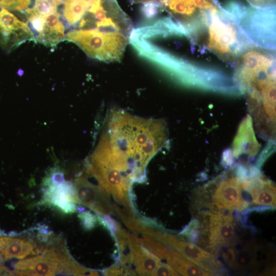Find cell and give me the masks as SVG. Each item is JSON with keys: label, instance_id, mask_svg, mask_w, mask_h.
Here are the masks:
<instances>
[{"label": "cell", "instance_id": "6da1fadb", "mask_svg": "<svg viewBox=\"0 0 276 276\" xmlns=\"http://www.w3.org/2000/svg\"><path fill=\"white\" fill-rule=\"evenodd\" d=\"M236 80L246 96L255 122L275 121V59L257 47L247 49L237 60Z\"/></svg>", "mask_w": 276, "mask_h": 276}, {"label": "cell", "instance_id": "7a4b0ae2", "mask_svg": "<svg viewBox=\"0 0 276 276\" xmlns=\"http://www.w3.org/2000/svg\"><path fill=\"white\" fill-rule=\"evenodd\" d=\"M110 142L128 159L134 173L143 176L149 159L167 140L165 123L116 112L105 134Z\"/></svg>", "mask_w": 276, "mask_h": 276}, {"label": "cell", "instance_id": "3957f363", "mask_svg": "<svg viewBox=\"0 0 276 276\" xmlns=\"http://www.w3.org/2000/svg\"><path fill=\"white\" fill-rule=\"evenodd\" d=\"M88 172L117 201L128 206L131 170L128 162L106 143L99 142L89 157Z\"/></svg>", "mask_w": 276, "mask_h": 276}, {"label": "cell", "instance_id": "277c9868", "mask_svg": "<svg viewBox=\"0 0 276 276\" xmlns=\"http://www.w3.org/2000/svg\"><path fill=\"white\" fill-rule=\"evenodd\" d=\"M231 14L220 7L213 12L203 30L206 47L222 59L234 60L242 52L239 32Z\"/></svg>", "mask_w": 276, "mask_h": 276}, {"label": "cell", "instance_id": "5b68a950", "mask_svg": "<svg viewBox=\"0 0 276 276\" xmlns=\"http://www.w3.org/2000/svg\"><path fill=\"white\" fill-rule=\"evenodd\" d=\"M26 17L35 42L54 47L65 39V27L57 11L45 15L29 14Z\"/></svg>", "mask_w": 276, "mask_h": 276}, {"label": "cell", "instance_id": "8992f818", "mask_svg": "<svg viewBox=\"0 0 276 276\" xmlns=\"http://www.w3.org/2000/svg\"><path fill=\"white\" fill-rule=\"evenodd\" d=\"M143 233L171 246L187 259L206 271L212 273L217 269V263L213 255L197 245L149 228L145 229Z\"/></svg>", "mask_w": 276, "mask_h": 276}, {"label": "cell", "instance_id": "52a82bcc", "mask_svg": "<svg viewBox=\"0 0 276 276\" xmlns=\"http://www.w3.org/2000/svg\"><path fill=\"white\" fill-rule=\"evenodd\" d=\"M67 252L63 246L59 250L54 247H47L40 256L16 262L13 275H56L57 266Z\"/></svg>", "mask_w": 276, "mask_h": 276}, {"label": "cell", "instance_id": "ba28073f", "mask_svg": "<svg viewBox=\"0 0 276 276\" xmlns=\"http://www.w3.org/2000/svg\"><path fill=\"white\" fill-rule=\"evenodd\" d=\"M33 37L27 22H23L10 11L0 7V45L10 52Z\"/></svg>", "mask_w": 276, "mask_h": 276}, {"label": "cell", "instance_id": "9c48e42d", "mask_svg": "<svg viewBox=\"0 0 276 276\" xmlns=\"http://www.w3.org/2000/svg\"><path fill=\"white\" fill-rule=\"evenodd\" d=\"M142 243L150 250L164 258L174 270L183 275L201 276L211 275L208 272L185 258L180 253L171 250L159 243L144 239Z\"/></svg>", "mask_w": 276, "mask_h": 276}, {"label": "cell", "instance_id": "30bf717a", "mask_svg": "<svg viewBox=\"0 0 276 276\" xmlns=\"http://www.w3.org/2000/svg\"><path fill=\"white\" fill-rule=\"evenodd\" d=\"M43 185L45 187L43 199L46 203L65 213L76 211L75 203L78 202L74 184L65 181L59 184L43 181Z\"/></svg>", "mask_w": 276, "mask_h": 276}, {"label": "cell", "instance_id": "8fae6325", "mask_svg": "<svg viewBox=\"0 0 276 276\" xmlns=\"http://www.w3.org/2000/svg\"><path fill=\"white\" fill-rule=\"evenodd\" d=\"M241 182L242 179L237 173L236 176L222 180L213 197L215 204L221 209L229 210L245 208L248 203L243 199Z\"/></svg>", "mask_w": 276, "mask_h": 276}, {"label": "cell", "instance_id": "7c38bea8", "mask_svg": "<svg viewBox=\"0 0 276 276\" xmlns=\"http://www.w3.org/2000/svg\"><path fill=\"white\" fill-rule=\"evenodd\" d=\"M74 185L79 203L102 215L105 216L112 212L103 189L92 185L82 178H77Z\"/></svg>", "mask_w": 276, "mask_h": 276}, {"label": "cell", "instance_id": "4fadbf2b", "mask_svg": "<svg viewBox=\"0 0 276 276\" xmlns=\"http://www.w3.org/2000/svg\"><path fill=\"white\" fill-rule=\"evenodd\" d=\"M229 211L214 214L210 218V243L212 246L228 245L235 239L236 231Z\"/></svg>", "mask_w": 276, "mask_h": 276}, {"label": "cell", "instance_id": "5bb4252c", "mask_svg": "<svg viewBox=\"0 0 276 276\" xmlns=\"http://www.w3.org/2000/svg\"><path fill=\"white\" fill-rule=\"evenodd\" d=\"M128 245L130 250L129 260L133 262L138 273L141 275H155L156 270L163 263L160 259L137 244L129 235Z\"/></svg>", "mask_w": 276, "mask_h": 276}, {"label": "cell", "instance_id": "9a60e30c", "mask_svg": "<svg viewBox=\"0 0 276 276\" xmlns=\"http://www.w3.org/2000/svg\"><path fill=\"white\" fill-rule=\"evenodd\" d=\"M36 246L35 242L31 240L0 236V258L3 260L23 259L33 255Z\"/></svg>", "mask_w": 276, "mask_h": 276}, {"label": "cell", "instance_id": "2e32d148", "mask_svg": "<svg viewBox=\"0 0 276 276\" xmlns=\"http://www.w3.org/2000/svg\"><path fill=\"white\" fill-rule=\"evenodd\" d=\"M32 1L33 0H0V7L24 13L31 6Z\"/></svg>", "mask_w": 276, "mask_h": 276}, {"label": "cell", "instance_id": "e0dca14e", "mask_svg": "<svg viewBox=\"0 0 276 276\" xmlns=\"http://www.w3.org/2000/svg\"><path fill=\"white\" fill-rule=\"evenodd\" d=\"M78 216L85 228L91 229L95 226L96 222V218L90 212H86L81 213Z\"/></svg>", "mask_w": 276, "mask_h": 276}, {"label": "cell", "instance_id": "ac0fdd59", "mask_svg": "<svg viewBox=\"0 0 276 276\" xmlns=\"http://www.w3.org/2000/svg\"><path fill=\"white\" fill-rule=\"evenodd\" d=\"M252 6L258 9L272 8L275 5V0H246Z\"/></svg>", "mask_w": 276, "mask_h": 276}]
</instances>
